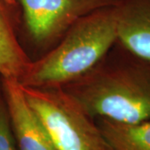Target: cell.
Listing matches in <instances>:
<instances>
[{
	"instance_id": "8",
	"label": "cell",
	"mask_w": 150,
	"mask_h": 150,
	"mask_svg": "<svg viewBox=\"0 0 150 150\" xmlns=\"http://www.w3.org/2000/svg\"><path fill=\"white\" fill-rule=\"evenodd\" d=\"M94 120L112 150H150V120L137 123Z\"/></svg>"
},
{
	"instance_id": "4",
	"label": "cell",
	"mask_w": 150,
	"mask_h": 150,
	"mask_svg": "<svg viewBox=\"0 0 150 150\" xmlns=\"http://www.w3.org/2000/svg\"><path fill=\"white\" fill-rule=\"evenodd\" d=\"M20 28L27 44L39 57L60 41L82 17L119 0H18ZM38 57V58H39ZM38 59V58H37Z\"/></svg>"
},
{
	"instance_id": "3",
	"label": "cell",
	"mask_w": 150,
	"mask_h": 150,
	"mask_svg": "<svg viewBox=\"0 0 150 150\" xmlns=\"http://www.w3.org/2000/svg\"><path fill=\"white\" fill-rule=\"evenodd\" d=\"M22 88L57 150H112L95 120L61 88Z\"/></svg>"
},
{
	"instance_id": "6",
	"label": "cell",
	"mask_w": 150,
	"mask_h": 150,
	"mask_svg": "<svg viewBox=\"0 0 150 150\" xmlns=\"http://www.w3.org/2000/svg\"><path fill=\"white\" fill-rule=\"evenodd\" d=\"M115 9L117 43L150 60V0H119Z\"/></svg>"
},
{
	"instance_id": "5",
	"label": "cell",
	"mask_w": 150,
	"mask_h": 150,
	"mask_svg": "<svg viewBox=\"0 0 150 150\" xmlns=\"http://www.w3.org/2000/svg\"><path fill=\"white\" fill-rule=\"evenodd\" d=\"M1 82L18 150H57L29 106L18 81L1 79Z\"/></svg>"
},
{
	"instance_id": "10",
	"label": "cell",
	"mask_w": 150,
	"mask_h": 150,
	"mask_svg": "<svg viewBox=\"0 0 150 150\" xmlns=\"http://www.w3.org/2000/svg\"><path fill=\"white\" fill-rule=\"evenodd\" d=\"M2 2L5 4L7 8L10 12L13 19L18 26V29L20 28L21 23V8L19 5L18 0H2Z\"/></svg>"
},
{
	"instance_id": "2",
	"label": "cell",
	"mask_w": 150,
	"mask_h": 150,
	"mask_svg": "<svg viewBox=\"0 0 150 150\" xmlns=\"http://www.w3.org/2000/svg\"><path fill=\"white\" fill-rule=\"evenodd\" d=\"M115 5L82 17L54 48L33 59L18 82L23 87H63L91 70L117 42Z\"/></svg>"
},
{
	"instance_id": "9",
	"label": "cell",
	"mask_w": 150,
	"mask_h": 150,
	"mask_svg": "<svg viewBox=\"0 0 150 150\" xmlns=\"http://www.w3.org/2000/svg\"><path fill=\"white\" fill-rule=\"evenodd\" d=\"M0 150H18L2 89L0 91Z\"/></svg>"
},
{
	"instance_id": "7",
	"label": "cell",
	"mask_w": 150,
	"mask_h": 150,
	"mask_svg": "<svg viewBox=\"0 0 150 150\" xmlns=\"http://www.w3.org/2000/svg\"><path fill=\"white\" fill-rule=\"evenodd\" d=\"M18 26L0 0V79L20 81L32 59L18 37Z\"/></svg>"
},
{
	"instance_id": "1",
	"label": "cell",
	"mask_w": 150,
	"mask_h": 150,
	"mask_svg": "<svg viewBox=\"0 0 150 150\" xmlns=\"http://www.w3.org/2000/svg\"><path fill=\"white\" fill-rule=\"evenodd\" d=\"M61 88L93 119L150 120V60L117 42L91 70Z\"/></svg>"
}]
</instances>
